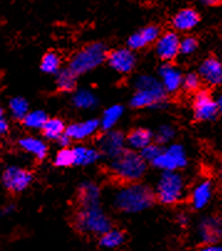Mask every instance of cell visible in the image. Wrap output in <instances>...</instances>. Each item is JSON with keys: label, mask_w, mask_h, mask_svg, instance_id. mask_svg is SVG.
<instances>
[{"label": "cell", "mask_w": 222, "mask_h": 251, "mask_svg": "<svg viewBox=\"0 0 222 251\" xmlns=\"http://www.w3.org/2000/svg\"><path fill=\"white\" fill-rule=\"evenodd\" d=\"M14 211H15V205H14V204H8V205H5L3 209H1L0 213H1L3 217H9V215H11Z\"/></svg>", "instance_id": "cell-39"}, {"label": "cell", "mask_w": 222, "mask_h": 251, "mask_svg": "<svg viewBox=\"0 0 222 251\" xmlns=\"http://www.w3.org/2000/svg\"><path fill=\"white\" fill-rule=\"evenodd\" d=\"M99 128H101L99 120L89 118V120L82 121V122H73L67 126L66 136L71 141H85V139L94 136Z\"/></svg>", "instance_id": "cell-15"}, {"label": "cell", "mask_w": 222, "mask_h": 251, "mask_svg": "<svg viewBox=\"0 0 222 251\" xmlns=\"http://www.w3.org/2000/svg\"><path fill=\"white\" fill-rule=\"evenodd\" d=\"M108 49L101 41L91 43L73 55L68 64V69L76 76L89 74L101 66L107 60Z\"/></svg>", "instance_id": "cell-5"}, {"label": "cell", "mask_w": 222, "mask_h": 251, "mask_svg": "<svg viewBox=\"0 0 222 251\" xmlns=\"http://www.w3.org/2000/svg\"><path fill=\"white\" fill-rule=\"evenodd\" d=\"M106 61L113 71L126 75L134 70L136 65V57L135 53L128 48H119L108 52Z\"/></svg>", "instance_id": "cell-11"}, {"label": "cell", "mask_w": 222, "mask_h": 251, "mask_svg": "<svg viewBox=\"0 0 222 251\" xmlns=\"http://www.w3.org/2000/svg\"><path fill=\"white\" fill-rule=\"evenodd\" d=\"M72 104L78 110H92L98 104V99L96 95L87 88H80L73 94Z\"/></svg>", "instance_id": "cell-25"}, {"label": "cell", "mask_w": 222, "mask_h": 251, "mask_svg": "<svg viewBox=\"0 0 222 251\" xmlns=\"http://www.w3.org/2000/svg\"><path fill=\"white\" fill-rule=\"evenodd\" d=\"M19 146L25 153L31 154L36 159H45L48 153V147L46 142L35 136H25L19 139Z\"/></svg>", "instance_id": "cell-22"}, {"label": "cell", "mask_w": 222, "mask_h": 251, "mask_svg": "<svg viewBox=\"0 0 222 251\" xmlns=\"http://www.w3.org/2000/svg\"><path fill=\"white\" fill-rule=\"evenodd\" d=\"M159 81L166 94H177L182 86L181 70L175 65L166 62L159 67Z\"/></svg>", "instance_id": "cell-13"}, {"label": "cell", "mask_w": 222, "mask_h": 251, "mask_svg": "<svg viewBox=\"0 0 222 251\" xmlns=\"http://www.w3.org/2000/svg\"><path fill=\"white\" fill-rule=\"evenodd\" d=\"M200 23V14L194 8H184L173 18V26L177 31H190Z\"/></svg>", "instance_id": "cell-20"}, {"label": "cell", "mask_w": 222, "mask_h": 251, "mask_svg": "<svg viewBox=\"0 0 222 251\" xmlns=\"http://www.w3.org/2000/svg\"><path fill=\"white\" fill-rule=\"evenodd\" d=\"M198 234L203 243L217 244L222 239V217H207L201 220Z\"/></svg>", "instance_id": "cell-16"}, {"label": "cell", "mask_w": 222, "mask_h": 251, "mask_svg": "<svg viewBox=\"0 0 222 251\" xmlns=\"http://www.w3.org/2000/svg\"><path fill=\"white\" fill-rule=\"evenodd\" d=\"M161 150H163V148H161L160 146L156 145V143H154V142H153V143H150L149 146H147L144 150L140 151L139 154H140V157L143 158V160H144L145 163L152 164L153 162H154V160L158 158V155L160 154Z\"/></svg>", "instance_id": "cell-35"}, {"label": "cell", "mask_w": 222, "mask_h": 251, "mask_svg": "<svg viewBox=\"0 0 222 251\" xmlns=\"http://www.w3.org/2000/svg\"><path fill=\"white\" fill-rule=\"evenodd\" d=\"M127 150L126 134L117 129L106 131L98 139V151L101 155L114 159Z\"/></svg>", "instance_id": "cell-9"}, {"label": "cell", "mask_w": 222, "mask_h": 251, "mask_svg": "<svg viewBox=\"0 0 222 251\" xmlns=\"http://www.w3.org/2000/svg\"><path fill=\"white\" fill-rule=\"evenodd\" d=\"M73 225L76 230L83 235L98 236V238L112 229L110 217L101 205L78 209L73 218Z\"/></svg>", "instance_id": "cell-4"}, {"label": "cell", "mask_w": 222, "mask_h": 251, "mask_svg": "<svg viewBox=\"0 0 222 251\" xmlns=\"http://www.w3.org/2000/svg\"><path fill=\"white\" fill-rule=\"evenodd\" d=\"M31 172L20 166H8L1 173V184L10 193H22L31 185Z\"/></svg>", "instance_id": "cell-8"}, {"label": "cell", "mask_w": 222, "mask_h": 251, "mask_svg": "<svg viewBox=\"0 0 222 251\" xmlns=\"http://www.w3.org/2000/svg\"><path fill=\"white\" fill-rule=\"evenodd\" d=\"M160 35V29L156 25H147L139 31L134 32L129 36L127 40V48L133 52L136 50H142L145 46L156 43Z\"/></svg>", "instance_id": "cell-14"}, {"label": "cell", "mask_w": 222, "mask_h": 251, "mask_svg": "<svg viewBox=\"0 0 222 251\" xmlns=\"http://www.w3.org/2000/svg\"><path fill=\"white\" fill-rule=\"evenodd\" d=\"M78 203L80 208H92L101 205L102 190L94 182H83L78 187Z\"/></svg>", "instance_id": "cell-18"}, {"label": "cell", "mask_w": 222, "mask_h": 251, "mask_svg": "<svg viewBox=\"0 0 222 251\" xmlns=\"http://www.w3.org/2000/svg\"><path fill=\"white\" fill-rule=\"evenodd\" d=\"M152 164L159 171H163V173L164 172H178L179 169L186 167V151L179 143L169 145L168 147L161 150V153Z\"/></svg>", "instance_id": "cell-7"}, {"label": "cell", "mask_w": 222, "mask_h": 251, "mask_svg": "<svg viewBox=\"0 0 222 251\" xmlns=\"http://www.w3.org/2000/svg\"><path fill=\"white\" fill-rule=\"evenodd\" d=\"M71 142H72V141H71V139L66 136V133H65L64 136H62L61 138L57 141V143H59L60 147H61V148H70Z\"/></svg>", "instance_id": "cell-40"}, {"label": "cell", "mask_w": 222, "mask_h": 251, "mask_svg": "<svg viewBox=\"0 0 222 251\" xmlns=\"http://www.w3.org/2000/svg\"><path fill=\"white\" fill-rule=\"evenodd\" d=\"M212 194H214V184L211 180L206 179V180L199 182L194 187L190 195V203L193 208L200 210L209 205L212 199Z\"/></svg>", "instance_id": "cell-19"}, {"label": "cell", "mask_w": 222, "mask_h": 251, "mask_svg": "<svg viewBox=\"0 0 222 251\" xmlns=\"http://www.w3.org/2000/svg\"><path fill=\"white\" fill-rule=\"evenodd\" d=\"M180 40L181 39L175 31H166L161 34L155 43L156 55L163 61H173L179 55Z\"/></svg>", "instance_id": "cell-12"}, {"label": "cell", "mask_w": 222, "mask_h": 251, "mask_svg": "<svg viewBox=\"0 0 222 251\" xmlns=\"http://www.w3.org/2000/svg\"><path fill=\"white\" fill-rule=\"evenodd\" d=\"M48 116L44 110H32L29 111L24 120L22 121L27 129L32 131H43L44 126L47 122Z\"/></svg>", "instance_id": "cell-28"}, {"label": "cell", "mask_w": 222, "mask_h": 251, "mask_svg": "<svg viewBox=\"0 0 222 251\" xmlns=\"http://www.w3.org/2000/svg\"><path fill=\"white\" fill-rule=\"evenodd\" d=\"M0 116H3V107L0 104Z\"/></svg>", "instance_id": "cell-45"}, {"label": "cell", "mask_w": 222, "mask_h": 251, "mask_svg": "<svg viewBox=\"0 0 222 251\" xmlns=\"http://www.w3.org/2000/svg\"><path fill=\"white\" fill-rule=\"evenodd\" d=\"M9 129H10V126H9V121L5 117L0 116V137L5 136L9 133Z\"/></svg>", "instance_id": "cell-37"}, {"label": "cell", "mask_w": 222, "mask_h": 251, "mask_svg": "<svg viewBox=\"0 0 222 251\" xmlns=\"http://www.w3.org/2000/svg\"><path fill=\"white\" fill-rule=\"evenodd\" d=\"M40 69L44 74L56 75L60 70L62 69L61 57L59 56V53L54 52V51H48L47 53H45L43 59H41Z\"/></svg>", "instance_id": "cell-30"}, {"label": "cell", "mask_w": 222, "mask_h": 251, "mask_svg": "<svg viewBox=\"0 0 222 251\" xmlns=\"http://www.w3.org/2000/svg\"><path fill=\"white\" fill-rule=\"evenodd\" d=\"M216 104H217L219 113H222V95H220V96L216 99Z\"/></svg>", "instance_id": "cell-42"}, {"label": "cell", "mask_w": 222, "mask_h": 251, "mask_svg": "<svg viewBox=\"0 0 222 251\" xmlns=\"http://www.w3.org/2000/svg\"><path fill=\"white\" fill-rule=\"evenodd\" d=\"M126 241V234L119 229H110L106 231L103 235L99 236L98 244L101 248L107 249V250H113V249L121 248Z\"/></svg>", "instance_id": "cell-26"}, {"label": "cell", "mask_w": 222, "mask_h": 251, "mask_svg": "<svg viewBox=\"0 0 222 251\" xmlns=\"http://www.w3.org/2000/svg\"><path fill=\"white\" fill-rule=\"evenodd\" d=\"M154 134V141L156 142V145H168L174 139L175 137V129L173 128L172 126L163 125L156 129Z\"/></svg>", "instance_id": "cell-32"}, {"label": "cell", "mask_w": 222, "mask_h": 251, "mask_svg": "<svg viewBox=\"0 0 222 251\" xmlns=\"http://www.w3.org/2000/svg\"><path fill=\"white\" fill-rule=\"evenodd\" d=\"M196 49H198V40L193 36H186V38L180 40L179 53H181V55L189 56V55L195 52Z\"/></svg>", "instance_id": "cell-36"}, {"label": "cell", "mask_w": 222, "mask_h": 251, "mask_svg": "<svg viewBox=\"0 0 222 251\" xmlns=\"http://www.w3.org/2000/svg\"><path fill=\"white\" fill-rule=\"evenodd\" d=\"M201 82H202V81H201L200 76H199L198 74L187 73L186 75H184V77H182L181 87L187 92H195V91H199Z\"/></svg>", "instance_id": "cell-34"}, {"label": "cell", "mask_w": 222, "mask_h": 251, "mask_svg": "<svg viewBox=\"0 0 222 251\" xmlns=\"http://www.w3.org/2000/svg\"><path fill=\"white\" fill-rule=\"evenodd\" d=\"M205 5H209V6H214V5H219L220 1H214V0H210V1H202Z\"/></svg>", "instance_id": "cell-43"}, {"label": "cell", "mask_w": 222, "mask_h": 251, "mask_svg": "<svg viewBox=\"0 0 222 251\" xmlns=\"http://www.w3.org/2000/svg\"><path fill=\"white\" fill-rule=\"evenodd\" d=\"M219 115L216 100L206 90L196 92L194 97V117L200 122L212 121Z\"/></svg>", "instance_id": "cell-10"}, {"label": "cell", "mask_w": 222, "mask_h": 251, "mask_svg": "<svg viewBox=\"0 0 222 251\" xmlns=\"http://www.w3.org/2000/svg\"><path fill=\"white\" fill-rule=\"evenodd\" d=\"M124 113V107L122 104H112L108 108H106L102 113V117L99 120L101 128L106 131H111L114 128V126L119 122Z\"/></svg>", "instance_id": "cell-24"}, {"label": "cell", "mask_w": 222, "mask_h": 251, "mask_svg": "<svg viewBox=\"0 0 222 251\" xmlns=\"http://www.w3.org/2000/svg\"><path fill=\"white\" fill-rule=\"evenodd\" d=\"M54 164L56 167H60V168H67V167L73 166V155L71 147L61 148L55 155Z\"/></svg>", "instance_id": "cell-33"}, {"label": "cell", "mask_w": 222, "mask_h": 251, "mask_svg": "<svg viewBox=\"0 0 222 251\" xmlns=\"http://www.w3.org/2000/svg\"><path fill=\"white\" fill-rule=\"evenodd\" d=\"M66 127L64 121L57 117H48L47 122L45 123L43 128V134L46 139L50 141H59L65 133H66Z\"/></svg>", "instance_id": "cell-27"}, {"label": "cell", "mask_w": 222, "mask_h": 251, "mask_svg": "<svg viewBox=\"0 0 222 251\" xmlns=\"http://www.w3.org/2000/svg\"><path fill=\"white\" fill-rule=\"evenodd\" d=\"M71 150L73 155V166H91L98 162L102 157L97 148L87 147V146H75Z\"/></svg>", "instance_id": "cell-23"}, {"label": "cell", "mask_w": 222, "mask_h": 251, "mask_svg": "<svg viewBox=\"0 0 222 251\" xmlns=\"http://www.w3.org/2000/svg\"><path fill=\"white\" fill-rule=\"evenodd\" d=\"M166 92L164 91L159 78L152 75H139L134 81V94L131 99L133 108H160L166 101Z\"/></svg>", "instance_id": "cell-2"}, {"label": "cell", "mask_w": 222, "mask_h": 251, "mask_svg": "<svg viewBox=\"0 0 222 251\" xmlns=\"http://www.w3.org/2000/svg\"><path fill=\"white\" fill-rule=\"evenodd\" d=\"M55 76H56V86L60 91L71 92L76 88L77 76H76L68 67L61 69Z\"/></svg>", "instance_id": "cell-29"}, {"label": "cell", "mask_w": 222, "mask_h": 251, "mask_svg": "<svg viewBox=\"0 0 222 251\" xmlns=\"http://www.w3.org/2000/svg\"><path fill=\"white\" fill-rule=\"evenodd\" d=\"M110 172L115 179L124 184L138 183L147 173V163L139 153L127 148L114 159H111Z\"/></svg>", "instance_id": "cell-3"}, {"label": "cell", "mask_w": 222, "mask_h": 251, "mask_svg": "<svg viewBox=\"0 0 222 251\" xmlns=\"http://www.w3.org/2000/svg\"><path fill=\"white\" fill-rule=\"evenodd\" d=\"M199 76L201 81L210 86H219L222 83V62L216 57H207L199 67Z\"/></svg>", "instance_id": "cell-17"}, {"label": "cell", "mask_w": 222, "mask_h": 251, "mask_svg": "<svg viewBox=\"0 0 222 251\" xmlns=\"http://www.w3.org/2000/svg\"><path fill=\"white\" fill-rule=\"evenodd\" d=\"M9 111H10L11 116H13L15 120L22 121L25 116L29 113V102H27L26 99L22 96H16L10 99L9 101Z\"/></svg>", "instance_id": "cell-31"}, {"label": "cell", "mask_w": 222, "mask_h": 251, "mask_svg": "<svg viewBox=\"0 0 222 251\" xmlns=\"http://www.w3.org/2000/svg\"><path fill=\"white\" fill-rule=\"evenodd\" d=\"M154 190L143 183H129L122 185L113 197V205L118 211L138 214L147 210L155 201Z\"/></svg>", "instance_id": "cell-1"}, {"label": "cell", "mask_w": 222, "mask_h": 251, "mask_svg": "<svg viewBox=\"0 0 222 251\" xmlns=\"http://www.w3.org/2000/svg\"><path fill=\"white\" fill-rule=\"evenodd\" d=\"M153 141H154L153 132L147 128H142V127L133 129L126 136V145L128 150L138 153L144 150L150 143H153Z\"/></svg>", "instance_id": "cell-21"}, {"label": "cell", "mask_w": 222, "mask_h": 251, "mask_svg": "<svg viewBox=\"0 0 222 251\" xmlns=\"http://www.w3.org/2000/svg\"><path fill=\"white\" fill-rule=\"evenodd\" d=\"M200 251H222V245L219 244H206L200 249Z\"/></svg>", "instance_id": "cell-38"}, {"label": "cell", "mask_w": 222, "mask_h": 251, "mask_svg": "<svg viewBox=\"0 0 222 251\" xmlns=\"http://www.w3.org/2000/svg\"><path fill=\"white\" fill-rule=\"evenodd\" d=\"M220 176H221V179H222V163H221V166H220Z\"/></svg>", "instance_id": "cell-44"}, {"label": "cell", "mask_w": 222, "mask_h": 251, "mask_svg": "<svg viewBox=\"0 0 222 251\" xmlns=\"http://www.w3.org/2000/svg\"><path fill=\"white\" fill-rule=\"evenodd\" d=\"M178 223H179L180 225H182V226H185V225H187V223H189V217L184 213L179 214V215H178Z\"/></svg>", "instance_id": "cell-41"}, {"label": "cell", "mask_w": 222, "mask_h": 251, "mask_svg": "<svg viewBox=\"0 0 222 251\" xmlns=\"http://www.w3.org/2000/svg\"><path fill=\"white\" fill-rule=\"evenodd\" d=\"M186 192L185 179L179 172H164L156 183L155 199L164 205H174L182 201Z\"/></svg>", "instance_id": "cell-6"}]
</instances>
